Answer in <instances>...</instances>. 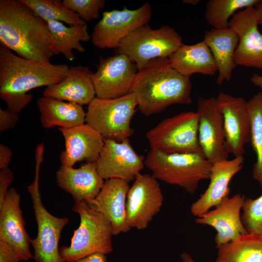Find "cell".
<instances>
[{"instance_id":"1","label":"cell","mask_w":262,"mask_h":262,"mask_svg":"<svg viewBox=\"0 0 262 262\" xmlns=\"http://www.w3.org/2000/svg\"><path fill=\"white\" fill-rule=\"evenodd\" d=\"M69 66L33 61L16 55L0 45V98L7 108L18 114L32 101L27 93L36 88L59 83L66 76Z\"/></svg>"},{"instance_id":"2","label":"cell","mask_w":262,"mask_h":262,"mask_svg":"<svg viewBox=\"0 0 262 262\" xmlns=\"http://www.w3.org/2000/svg\"><path fill=\"white\" fill-rule=\"evenodd\" d=\"M0 43L30 60L49 63L53 56L47 22L20 0H0Z\"/></svg>"},{"instance_id":"3","label":"cell","mask_w":262,"mask_h":262,"mask_svg":"<svg viewBox=\"0 0 262 262\" xmlns=\"http://www.w3.org/2000/svg\"><path fill=\"white\" fill-rule=\"evenodd\" d=\"M190 78L175 70L168 58L154 60L138 69L130 92L146 116L177 104L192 102Z\"/></svg>"},{"instance_id":"4","label":"cell","mask_w":262,"mask_h":262,"mask_svg":"<svg viewBox=\"0 0 262 262\" xmlns=\"http://www.w3.org/2000/svg\"><path fill=\"white\" fill-rule=\"evenodd\" d=\"M144 163L157 180L179 186L191 194L200 181L210 179L213 164L202 153H166L152 149Z\"/></svg>"},{"instance_id":"5","label":"cell","mask_w":262,"mask_h":262,"mask_svg":"<svg viewBox=\"0 0 262 262\" xmlns=\"http://www.w3.org/2000/svg\"><path fill=\"white\" fill-rule=\"evenodd\" d=\"M72 210L79 214L80 224L69 246L59 249L64 262H77L91 255L113 252V229L109 221L86 202H75Z\"/></svg>"},{"instance_id":"6","label":"cell","mask_w":262,"mask_h":262,"mask_svg":"<svg viewBox=\"0 0 262 262\" xmlns=\"http://www.w3.org/2000/svg\"><path fill=\"white\" fill-rule=\"evenodd\" d=\"M44 152L41 148L35 150L34 179L27 187L37 224V236L31 241L34 249L33 258L35 262H64L60 254L58 244L62 230L69 223V219L53 216L42 203L39 181Z\"/></svg>"},{"instance_id":"7","label":"cell","mask_w":262,"mask_h":262,"mask_svg":"<svg viewBox=\"0 0 262 262\" xmlns=\"http://www.w3.org/2000/svg\"><path fill=\"white\" fill-rule=\"evenodd\" d=\"M137 103L131 92L115 98L95 97L88 105L85 122L104 139L121 142L134 132L131 121Z\"/></svg>"},{"instance_id":"8","label":"cell","mask_w":262,"mask_h":262,"mask_svg":"<svg viewBox=\"0 0 262 262\" xmlns=\"http://www.w3.org/2000/svg\"><path fill=\"white\" fill-rule=\"evenodd\" d=\"M183 44L181 36L174 28L164 25L153 29L147 24L125 38L117 51L127 55L139 69L154 60L168 58Z\"/></svg>"},{"instance_id":"9","label":"cell","mask_w":262,"mask_h":262,"mask_svg":"<svg viewBox=\"0 0 262 262\" xmlns=\"http://www.w3.org/2000/svg\"><path fill=\"white\" fill-rule=\"evenodd\" d=\"M196 112H183L165 118L146 133L151 149L166 153H202Z\"/></svg>"},{"instance_id":"10","label":"cell","mask_w":262,"mask_h":262,"mask_svg":"<svg viewBox=\"0 0 262 262\" xmlns=\"http://www.w3.org/2000/svg\"><path fill=\"white\" fill-rule=\"evenodd\" d=\"M152 15L148 2L136 9L125 8L105 11L91 35L93 45L100 49H117L121 42L138 28L148 24Z\"/></svg>"},{"instance_id":"11","label":"cell","mask_w":262,"mask_h":262,"mask_svg":"<svg viewBox=\"0 0 262 262\" xmlns=\"http://www.w3.org/2000/svg\"><path fill=\"white\" fill-rule=\"evenodd\" d=\"M127 197L126 218L131 229H146L161 210L164 196L158 180L152 175L140 173Z\"/></svg>"},{"instance_id":"12","label":"cell","mask_w":262,"mask_h":262,"mask_svg":"<svg viewBox=\"0 0 262 262\" xmlns=\"http://www.w3.org/2000/svg\"><path fill=\"white\" fill-rule=\"evenodd\" d=\"M138 70L136 65L124 54L100 58L97 71L92 76L96 97L112 99L128 94Z\"/></svg>"},{"instance_id":"13","label":"cell","mask_w":262,"mask_h":262,"mask_svg":"<svg viewBox=\"0 0 262 262\" xmlns=\"http://www.w3.org/2000/svg\"><path fill=\"white\" fill-rule=\"evenodd\" d=\"M216 99L223 118L226 151L234 157L243 156L245 147L251 137L247 102L243 98L223 92Z\"/></svg>"},{"instance_id":"14","label":"cell","mask_w":262,"mask_h":262,"mask_svg":"<svg viewBox=\"0 0 262 262\" xmlns=\"http://www.w3.org/2000/svg\"><path fill=\"white\" fill-rule=\"evenodd\" d=\"M196 112L198 115V141L204 156L212 164L227 160L223 118L216 98L200 97Z\"/></svg>"},{"instance_id":"15","label":"cell","mask_w":262,"mask_h":262,"mask_svg":"<svg viewBox=\"0 0 262 262\" xmlns=\"http://www.w3.org/2000/svg\"><path fill=\"white\" fill-rule=\"evenodd\" d=\"M104 144L96 161L97 169L105 180L119 179L129 182L134 180L145 165V159L138 155L129 139L117 142L104 139Z\"/></svg>"},{"instance_id":"16","label":"cell","mask_w":262,"mask_h":262,"mask_svg":"<svg viewBox=\"0 0 262 262\" xmlns=\"http://www.w3.org/2000/svg\"><path fill=\"white\" fill-rule=\"evenodd\" d=\"M254 7L235 13L229 21V27L239 36L234 54L236 66L262 69V33L258 29Z\"/></svg>"},{"instance_id":"17","label":"cell","mask_w":262,"mask_h":262,"mask_svg":"<svg viewBox=\"0 0 262 262\" xmlns=\"http://www.w3.org/2000/svg\"><path fill=\"white\" fill-rule=\"evenodd\" d=\"M245 199V195L240 194L228 197L196 219V223L210 226L216 230L217 248L248 233L240 216Z\"/></svg>"},{"instance_id":"18","label":"cell","mask_w":262,"mask_h":262,"mask_svg":"<svg viewBox=\"0 0 262 262\" xmlns=\"http://www.w3.org/2000/svg\"><path fill=\"white\" fill-rule=\"evenodd\" d=\"M20 201V195L16 189H9L0 207V240L8 243L20 260L25 262L33 257L30 249L32 239L25 228Z\"/></svg>"},{"instance_id":"19","label":"cell","mask_w":262,"mask_h":262,"mask_svg":"<svg viewBox=\"0 0 262 262\" xmlns=\"http://www.w3.org/2000/svg\"><path fill=\"white\" fill-rule=\"evenodd\" d=\"M130 188L129 182L123 180H107L96 197L87 203L109 221L114 235L131 229L127 224L126 209Z\"/></svg>"},{"instance_id":"20","label":"cell","mask_w":262,"mask_h":262,"mask_svg":"<svg viewBox=\"0 0 262 262\" xmlns=\"http://www.w3.org/2000/svg\"><path fill=\"white\" fill-rule=\"evenodd\" d=\"M64 136L65 149L61 153L62 165L73 166L79 162L97 161L104 146L103 137L89 125L73 128H59Z\"/></svg>"},{"instance_id":"21","label":"cell","mask_w":262,"mask_h":262,"mask_svg":"<svg viewBox=\"0 0 262 262\" xmlns=\"http://www.w3.org/2000/svg\"><path fill=\"white\" fill-rule=\"evenodd\" d=\"M243 156L234 157L212 164L210 183L205 191L191 206L192 214L198 217L229 197V183L242 168Z\"/></svg>"},{"instance_id":"22","label":"cell","mask_w":262,"mask_h":262,"mask_svg":"<svg viewBox=\"0 0 262 262\" xmlns=\"http://www.w3.org/2000/svg\"><path fill=\"white\" fill-rule=\"evenodd\" d=\"M58 186L73 197L75 202L87 203L95 199L104 183L96 162L86 163L78 168L62 165L56 172Z\"/></svg>"},{"instance_id":"23","label":"cell","mask_w":262,"mask_h":262,"mask_svg":"<svg viewBox=\"0 0 262 262\" xmlns=\"http://www.w3.org/2000/svg\"><path fill=\"white\" fill-rule=\"evenodd\" d=\"M93 74L87 66H70L66 77L59 83L46 87L43 96L81 106L88 105L96 97Z\"/></svg>"},{"instance_id":"24","label":"cell","mask_w":262,"mask_h":262,"mask_svg":"<svg viewBox=\"0 0 262 262\" xmlns=\"http://www.w3.org/2000/svg\"><path fill=\"white\" fill-rule=\"evenodd\" d=\"M210 49L218 72L216 83L221 85L229 82L237 66L234 54L239 43V36L231 28L211 30L205 32L203 40Z\"/></svg>"},{"instance_id":"25","label":"cell","mask_w":262,"mask_h":262,"mask_svg":"<svg viewBox=\"0 0 262 262\" xmlns=\"http://www.w3.org/2000/svg\"><path fill=\"white\" fill-rule=\"evenodd\" d=\"M168 59L175 70L188 78L196 73L212 76L218 70L211 51L204 40L193 45L183 44Z\"/></svg>"},{"instance_id":"26","label":"cell","mask_w":262,"mask_h":262,"mask_svg":"<svg viewBox=\"0 0 262 262\" xmlns=\"http://www.w3.org/2000/svg\"><path fill=\"white\" fill-rule=\"evenodd\" d=\"M43 127L71 128L85 122L86 113L82 106L53 98L42 97L37 100Z\"/></svg>"},{"instance_id":"27","label":"cell","mask_w":262,"mask_h":262,"mask_svg":"<svg viewBox=\"0 0 262 262\" xmlns=\"http://www.w3.org/2000/svg\"><path fill=\"white\" fill-rule=\"evenodd\" d=\"M51 37V51L53 55L63 54L69 61L75 58L73 50L85 51L81 42L91 39L87 23L78 26H66L58 21H47Z\"/></svg>"},{"instance_id":"28","label":"cell","mask_w":262,"mask_h":262,"mask_svg":"<svg viewBox=\"0 0 262 262\" xmlns=\"http://www.w3.org/2000/svg\"><path fill=\"white\" fill-rule=\"evenodd\" d=\"M216 262H262V237L247 233L218 248Z\"/></svg>"},{"instance_id":"29","label":"cell","mask_w":262,"mask_h":262,"mask_svg":"<svg viewBox=\"0 0 262 262\" xmlns=\"http://www.w3.org/2000/svg\"><path fill=\"white\" fill-rule=\"evenodd\" d=\"M259 0H209L206 4L205 19L215 29L229 27V21L239 10L255 7Z\"/></svg>"},{"instance_id":"30","label":"cell","mask_w":262,"mask_h":262,"mask_svg":"<svg viewBox=\"0 0 262 262\" xmlns=\"http://www.w3.org/2000/svg\"><path fill=\"white\" fill-rule=\"evenodd\" d=\"M250 128V142L256 154L252 176L262 186V92L254 95L247 102Z\"/></svg>"},{"instance_id":"31","label":"cell","mask_w":262,"mask_h":262,"mask_svg":"<svg viewBox=\"0 0 262 262\" xmlns=\"http://www.w3.org/2000/svg\"><path fill=\"white\" fill-rule=\"evenodd\" d=\"M28 6L33 14L46 21L64 22L69 26L86 24L79 15L56 0H20Z\"/></svg>"},{"instance_id":"32","label":"cell","mask_w":262,"mask_h":262,"mask_svg":"<svg viewBox=\"0 0 262 262\" xmlns=\"http://www.w3.org/2000/svg\"><path fill=\"white\" fill-rule=\"evenodd\" d=\"M241 219L248 233L262 237V194L255 199H245Z\"/></svg>"},{"instance_id":"33","label":"cell","mask_w":262,"mask_h":262,"mask_svg":"<svg viewBox=\"0 0 262 262\" xmlns=\"http://www.w3.org/2000/svg\"><path fill=\"white\" fill-rule=\"evenodd\" d=\"M62 4L79 15L85 22L98 18L99 11L104 8V0H63Z\"/></svg>"},{"instance_id":"34","label":"cell","mask_w":262,"mask_h":262,"mask_svg":"<svg viewBox=\"0 0 262 262\" xmlns=\"http://www.w3.org/2000/svg\"><path fill=\"white\" fill-rule=\"evenodd\" d=\"M19 119L18 114L14 113L8 108H0V132L7 131L15 127Z\"/></svg>"},{"instance_id":"35","label":"cell","mask_w":262,"mask_h":262,"mask_svg":"<svg viewBox=\"0 0 262 262\" xmlns=\"http://www.w3.org/2000/svg\"><path fill=\"white\" fill-rule=\"evenodd\" d=\"M14 179L12 171L8 168L0 169V207L4 202L8 192V189Z\"/></svg>"},{"instance_id":"36","label":"cell","mask_w":262,"mask_h":262,"mask_svg":"<svg viewBox=\"0 0 262 262\" xmlns=\"http://www.w3.org/2000/svg\"><path fill=\"white\" fill-rule=\"evenodd\" d=\"M20 259L15 250L6 242L0 240V262H19Z\"/></svg>"},{"instance_id":"37","label":"cell","mask_w":262,"mask_h":262,"mask_svg":"<svg viewBox=\"0 0 262 262\" xmlns=\"http://www.w3.org/2000/svg\"><path fill=\"white\" fill-rule=\"evenodd\" d=\"M12 152L7 146L0 144V169L8 168L11 160Z\"/></svg>"},{"instance_id":"38","label":"cell","mask_w":262,"mask_h":262,"mask_svg":"<svg viewBox=\"0 0 262 262\" xmlns=\"http://www.w3.org/2000/svg\"><path fill=\"white\" fill-rule=\"evenodd\" d=\"M77 262H107L106 255L97 253L82 258Z\"/></svg>"},{"instance_id":"39","label":"cell","mask_w":262,"mask_h":262,"mask_svg":"<svg viewBox=\"0 0 262 262\" xmlns=\"http://www.w3.org/2000/svg\"><path fill=\"white\" fill-rule=\"evenodd\" d=\"M250 81L254 85L259 87L261 89V91L262 92V75L256 73L254 74L252 76Z\"/></svg>"},{"instance_id":"40","label":"cell","mask_w":262,"mask_h":262,"mask_svg":"<svg viewBox=\"0 0 262 262\" xmlns=\"http://www.w3.org/2000/svg\"><path fill=\"white\" fill-rule=\"evenodd\" d=\"M254 8L258 24L262 25V0H259Z\"/></svg>"},{"instance_id":"41","label":"cell","mask_w":262,"mask_h":262,"mask_svg":"<svg viewBox=\"0 0 262 262\" xmlns=\"http://www.w3.org/2000/svg\"><path fill=\"white\" fill-rule=\"evenodd\" d=\"M180 257L182 262H195L191 256L186 252L182 253Z\"/></svg>"},{"instance_id":"42","label":"cell","mask_w":262,"mask_h":262,"mask_svg":"<svg viewBox=\"0 0 262 262\" xmlns=\"http://www.w3.org/2000/svg\"><path fill=\"white\" fill-rule=\"evenodd\" d=\"M183 3L191 5H196L200 0H184L182 1Z\"/></svg>"}]
</instances>
